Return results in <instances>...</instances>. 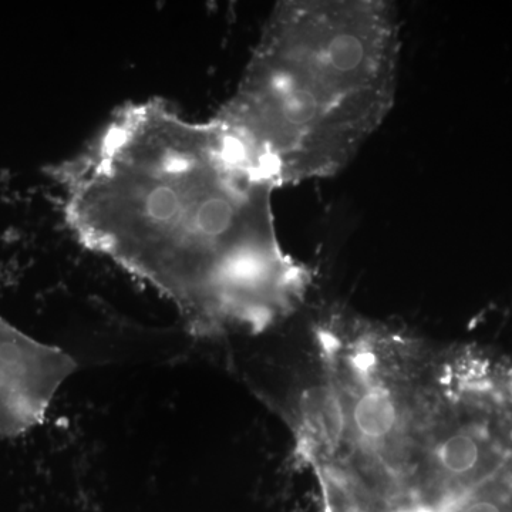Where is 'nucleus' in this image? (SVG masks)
<instances>
[{
    "mask_svg": "<svg viewBox=\"0 0 512 512\" xmlns=\"http://www.w3.org/2000/svg\"><path fill=\"white\" fill-rule=\"evenodd\" d=\"M55 178L84 247L153 286L198 338L265 332L308 292L276 231L278 188L215 119L127 104Z\"/></svg>",
    "mask_w": 512,
    "mask_h": 512,
    "instance_id": "nucleus-1",
    "label": "nucleus"
},
{
    "mask_svg": "<svg viewBox=\"0 0 512 512\" xmlns=\"http://www.w3.org/2000/svg\"><path fill=\"white\" fill-rule=\"evenodd\" d=\"M400 56L392 2H278L214 119L276 188L335 177L392 113Z\"/></svg>",
    "mask_w": 512,
    "mask_h": 512,
    "instance_id": "nucleus-2",
    "label": "nucleus"
},
{
    "mask_svg": "<svg viewBox=\"0 0 512 512\" xmlns=\"http://www.w3.org/2000/svg\"><path fill=\"white\" fill-rule=\"evenodd\" d=\"M76 369L69 353L0 318V439H16L40 426Z\"/></svg>",
    "mask_w": 512,
    "mask_h": 512,
    "instance_id": "nucleus-3",
    "label": "nucleus"
}]
</instances>
